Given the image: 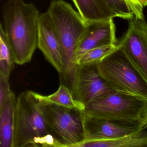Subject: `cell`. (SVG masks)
Listing matches in <instances>:
<instances>
[{"label": "cell", "mask_w": 147, "mask_h": 147, "mask_svg": "<svg viewBox=\"0 0 147 147\" xmlns=\"http://www.w3.org/2000/svg\"><path fill=\"white\" fill-rule=\"evenodd\" d=\"M2 12L3 27L14 63L22 65L30 62L37 48L38 9L24 0H9Z\"/></svg>", "instance_id": "1"}, {"label": "cell", "mask_w": 147, "mask_h": 147, "mask_svg": "<svg viewBox=\"0 0 147 147\" xmlns=\"http://www.w3.org/2000/svg\"><path fill=\"white\" fill-rule=\"evenodd\" d=\"M47 12L53 22L60 42L63 68L61 75L63 80L68 82L77 64V50L88 24L78 12L63 0L52 1Z\"/></svg>", "instance_id": "2"}, {"label": "cell", "mask_w": 147, "mask_h": 147, "mask_svg": "<svg viewBox=\"0 0 147 147\" xmlns=\"http://www.w3.org/2000/svg\"><path fill=\"white\" fill-rule=\"evenodd\" d=\"M61 147L50 133L32 91L21 93L16 100L12 147Z\"/></svg>", "instance_id": "3"}, {"label": "cell", "mask_w": 147, "mask_h": 147, "mask_svg": "<svg viewBox=\"0 0 147 147\" xmlns=\"http://www.w3.org/2000/svg\"><path fill=\"white\" fill-rule=\"evenodd\" d=\"M98 65L100 74L113 90L147 100V80L128 57L123 46L117 45Z\"/></svg>", "instance_id": "4"}, {"label": "cell", "mask_w": 147, "mask_h": 147, "mask_svg": "<svg viewBox=\"0 0 147 147\" xmlns=\"http://www.w3.org/2000/svg\"><path fill=\"white\" fill-rule=\"evenodd\" d=\"M36 99L50 133L61 147H75L85 140L82 110Z\"/></svg>", "instance_id": "5"}, {"label": "cell", "mask_w": 147, "mask_h": 147, "mask_svg": "<svg viewBox=\"0 0 147 147\" xmlns=\"http://www.w3.org/2000/svg\"><path fill=\"white\" fill-rule=\"evenodd\" d=\"M147 104L143 98L113 91L86 105L85 110L105 118L136 120Z\"/></svg>", "instance_id": "6"}, {"label": "cell", "mask_w": 147, "mask_h": 147, "mask_svg": "<svg viewBox=\"0 0 147 147\" xmlns=\"http://www.w3.org/2000/svg\"><path fill=\"white\" fill-rule=\"evenodd\" d=\"M98 62L77 64L69 80L75 98L85 105L115 91L100 74Z\"/></svg>", "instance_id": "7"}, {"label": "cell", "mask_w": 147, "mask_h": 147, "mask_svg": "<svg viewBox=\"0 0 147 147\" xmlns=\"http://www.w3.org/2000/svg\"><path fill=\"white\" fill-rule=\"evenodd\" d=\"M85 140H110L137 133L144 129L141 119L105 118L82 111ZM84 140V141H85Z\"/></svg>", "instance_id": "8"}, {"label": "cell", "mask_w": 147, "mask_h": 147, "mask_svg": "<svg viewBox=\"0 0 147 147\" xmlns=\"http://www.w3.org/2000/svg\"><path fill=\"white\" fill-rule=\"evenodd\" d=\"M126 33L117 45L123 46L128 57L147 80V24L144 19L129 20Z\"/></svg>", "instance_id": "9"}, {"label": "cell", "mask_w": 147, "mask_h": 147, "mask_svg": "<svg viewBox=\"0 0 147 147\" xmlns=\"http://www.w3.org/2000/svg\"><path fill=\"white\" fill-rule=\"evenodd\" d=\"M37 48L61 75L63 68L60 42L54 24L47 12L39 16Z\"/></svg>", "instance_id": "10"}, {"label": "cell", "mask_w": 147, "mask_h": 147, "mask_svg": "<svg viewBox=\"0 0 147 147\" xmlns=\"http://www.w3.org/2000/svg\"><path fill=\"white\" fill-rule=\"evenodd\" d=\"M116 27L113 19L88 24L76 53L77 64L81 57L90 50L105 45H117Z\"/></svg>", "instance_id": "11"}, {"label": "cell", "mask_w": 147, "mask_h": 147, "mask_svg": "<svg viewBox=\"0 0 147 147\" xmlns=\"http://www.w3.org/2000/svg\"><path fill=\"white\" fill-rule=\"evenodd\" d=\"M82 18L88 24L117 18L105 0H72Z\"/></svg>", "instance_id": "12"}, {"label": "cell", "mask_w": 147, "mask_h": 147, "mask_svg": "<svg viewBox=\"0 0 147 147\" xmlns=\"http://www.w3.org/2000/svg\"><path fill=\"white\" fill-rule=\"evenodd\" d=\"M16 100L11 92L0 107V146L12 147Z\"/></svg>", "instance_id": "13"}, {"label": "cell", "mask_w": 147, "mask_h": 147, "mask_svg": "<svg viewBox=\"0 0 147 147\" xmlns=\"http://www.w3.org/2000/svg\"><path fill=\"white\" fill-rule=\"evenodd\" d=\"M75 147H147V130L110 140H85Z\"/></svg>", "instance_id": "14"}, {"label": "cell", "mask_w": 147, "mask_h": 147, "mask_svg": "<svg viewBox=\"0 0 147 147\" xmlns=\"http://www.w3.org/2000/svg\"><path fill=\"white\" fill-rule=\"evenodd\" d=\"M35 97L39 100L46 101L63 106L85 110L86 105L75 98L71 89L68 86L61 84L56 92L49 95H42L33 92Z\"/></svg>", "instance_id": "15"}, {"label": "cell", "mask_w": 147, "mask_h": 147, "mask_svg": "<svg viewBox=\"0 0 147 147\" xmlns=\"http://www.w3.org/2000/svg\"><path fill=\"white\" fill-rule=\"evenodd\" d=\"M14 63L11 49L4 27L1 24L0 26V77L9 80Z\"/></svg>", "instance_id": "16"}, {"label": "cell", "mask_w": 147, "mask_h": 147, "mask_svg": "<svg viewBox=\"0 0 147 147\" xmlns=\"http://www.w3.org/2000/svg\"><path fill=\"white\" fill-rule=\"evenodd\" d=\"M117 47V45H110L97 47L85 53L78 62V64H86L99 62Z\"/></svg>", "instance_id": "17"}, {"label": "cell", "mask_w": 147, "mask_h": 147, "mask_svg": "<svg viewBox=\"0 0 147 147\" xmlns=\"http://www.w3.org/2000/svg\"><path fill=\"white\" fill-rule=\"evenodd\" d=\"M107 5L117 18L129 20L135 15L125 0H105Z\"/></svg>", "instance_id": "18"}, {"label": "cell", "mask_w": 147, "mask_h": 147, "mask_svg": "<svg viewBox=\"0 0 147 147\" xmlns=\"http://www.w3.org/2000/svg\"><path fill=\"white\" fill-rule=\"evenodd\" d=\"M11 92L9 80L0 77V107L4 105L7 98Z\"/></svg>", "instance_id": "19"}, {"label": "cell", "mask_w": 147, "mask_h": 147, "mask_svg": "<svg viewBox=\"0 0 147 147\" xmlns=\"http://www.w3.org/2000/svg\"><path fill=\"white\" fill-rule=\"evenodd\" d=\"M134 13L135 17L138 18L144 19L143 6L139 0H125Z\"/></svg>", "instance_id": "20"}, {"label": "cell", "mask_w": 147, "mask_h": 147, "mask_svg": "<svg viewBox=\"0 0 147 147\" xmlns=\"http://www.w3.org/2000/svg\"><path fill=\"white\" fill-rule=\"evenodd\" d=\"M140 118L143 124L144 129H145L147 128V104L142 111Z\"/></svg>", "instance_id": "21"}, {"label": "cell", "mask_w": 147, "mask_h": 147, "mask_svg": "<svg viewBox=\"0 0 147 147\" xmlns=\"http://www.w3.org/2000/svg\"><path fill=\"white\" fill-rule=\"evenodd\" d=\"M139 2L143 6H147V0H139Z\"/></svg>", "instance_id": "22"}]
</instances>
